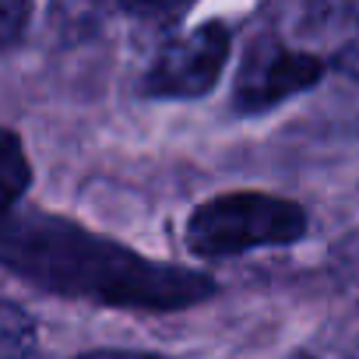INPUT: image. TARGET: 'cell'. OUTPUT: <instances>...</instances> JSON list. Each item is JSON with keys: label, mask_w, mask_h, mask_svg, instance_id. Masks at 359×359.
I'll return each mask as SVG.
<instances>
[{"label": "cell", "mask_w": 359, "mask_h": 359, "mask_svg": "<svg viewBox=\"0 0 359 359\" xmlns=\"http://www.w3.org/2000/svg\"><path fill=\"white\" fill-rule=\"evenodd\" d=\"M29 184H32L29 151H25L18 130H8V137H4V165H0V187H4V215L18 212V205H22Z\"/></svg>", "instance_id": "obj_5"}, {"label": "cell", "mask_w": 359, "mask_h": 359, "mask_svg": "<svg viewBox=\"0 0 359 359\" xmlns=\"http://www.w3.org/2000/svg\"><path fill=\"white\" fill-rule=\"evenodd\" d=\"M74 359H165V355L141 352V348H92V352H81Z\"/></svg>", "instance_id": "obj_9"}, {"label": "cell", "mask_w": 359, "mask_h": 359, "mask_svg": "<svg viewBox=\"0 0 359 359\" xmlns=\"http://www.w3.org/2000/svg\"><path fill=\"white\" fill-rule=\"evenodd\" d=\"M4 264L50 292L106 306L184 310L215 292V282L201 271L141 257L53 215L11 212L4 222Z\"/></svg>", "instance_id": "obj_1"}, {"label": "cell", "mask_w": 359, "mask_h": 359, "mask_svg": "<svg viewBox=\"0 0 359 359\" xmlns=\"http://www.w3.org/2000/svg\"><path fill=\"white\" fill-rule=\"evenodd\" d=\"M292 359H317V355H292Z\"/></svg>", "instance_id": "obj_10"}, {"label": "cell", "mask_w": 359, "mask_h": 359, "mask_svg": "<svg viewBox=\"0 0 359 359\" xmlns=\"http://www.w3.org/2000/svg\"><path fill=\"white\" fill-rule=\"evenodd\" d=\"M29 25V0H0V36L11 50Z\"/></svg>", "instance_id": "obj_7"}, {"label": "cell", "mask_w": 359, "mask_h": 359, "mask_svg": "<svg viewBox=\"0 0 359 359\" xmlns=\"http://www.w3.org/2000/svg\"><path fill=\"white\" fill-rule=\"evenodd\" d=\"M310 215L303 205L268 191H229L201 201L184 229L191 254L205 261L243 257L250 250L292 247L306 236Z\"/></svg>", "instance_id": "obj_2"}, {"label": "cell", "mask_w": 359, "mask_h": 359, "mask_svg": "<svg viewBox=\"0 0 359 359\" xmlns=\"http://www.w3.org/2000/svg\"><path fill=\"white\" fill-rule=\"evenodd\" d=\"M320 78H324L320 57L285 46L282 39H261L247 50L240 64L233 102L240 113H264L310 92L313 85H320Z\"/></svg>", "instance_id": "obj_4"}, {"label": "cell", "mask_w": 359, "mask_h": 359, "mask_svg": "<svg viewBox=\"0 0 359 359\" xmlns=\"http://www.w3.org/2000/svg\"><path fill=\"white\" fill-rule=\"evenodd\" d=\"M32 345H36V317L18 303L4 299V306H0V355L29 359Z\"/></svg>", "instance_id": "obj_6"}, {"label": "cell", "mask_w": 359, "mask_h": 359, "mask_svg": "<svg viewBox=\"0 0 359 359\" xmlns=\"http://www.w3.org/2000/svg\"><path fill=\"white\" fill-rule=\"evenodd\" d=\"M120 4L141 18H172L180 11H187L194 0H120Z\"/></svg>", "instance_id": "obj_8"}, {"label": "cell", "mask_w": 359, "mask_h": 359, "mask_svg": "<svg viewBox=\"0 0 359 359\" xmlns=\"http://www.w3.org/2000/svg\"><path fill=\"white\" fill-rule=\"evenodd\" d=\"M233 53V32L226 22H205L169 39L144 71L148 99H201L208 95Z\"/></svg>", "instance_id": "obj_3"}]
</instances>
